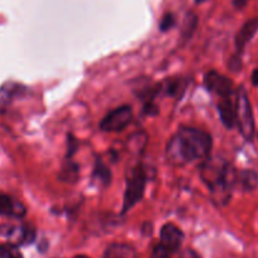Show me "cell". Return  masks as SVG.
<instances>
[{"mask_svg":"<svg viewBox=\"0 0 258 258\" xmlns=\"http://www.w3.org/2000/svg\"><path fill=\"white\" fill-rule=\"evenodd\" d=\"M204 85L207 90L211 91L216 96L227 97V96H233V82L226 76L216 72V71H209L204 75Z\"/></svg>","mask_w":258,"mask_h":258,"instance_id":"obj_6","label":"cell"},{"mask_svg":"<svg viewBox=\"0 0 258 258\" xmlns=\"http://www.w3.org/2000/svg\"><path fill=\"white\" fill-rule=\"evenodd\" d=\"M258 32V17L252 18V19L247 20L243 25L241 27V29L238 30L236 35V48L237 52L241 54L244 50L246 45L251 42L252 38L254 37V34Z\"/></svg>","mask_w":258,"mask_h":258,"instance_id":"obj_11","label":"cell"},{"mask_svg":"<svg viewBox=\"0 0 258 258\" xmlns=\"http://www.w3.org/2000/svg\"><path fill=\"white\" fill-rule=\"evenodd\" d=\"M78 165L75 163H71L70 159H67V164L60 169L59 179L66 183H75L78 179Z\"/></svg>","mask_w":258,"mask_h":258,"instance_id":"obj_17","label":"cell"},{"mask_svg":"<svg viewBox=\"0 0 258 258\" xmlns=\"http://www.w3.org/2000/svg\"><path fill=\"white\" fill-rule=\"evenodd\" d=\"M197 25H198V18L193 13H188L184 19L183 28H181V38L183 39H189L193 35L194 30H196Z\"/></svg>","mask_w":258,"mask_h":258,"instance_id":"obj_18","label":"cell"},{"mask_svg":"<svg viewBox=\"0 0 258 258\" xmlns=\"http://www.w3.org/2000/svg\"><path fill=\"white\" fill-rule=\"evenodd\" d=\"M175 25V17L171 13H166L160 20V24H159V28H160L161 32H166V30L171 29V28Z\"/></svg>","mask_w":258,"mask_h":258,"instance_id":"obj_20","label":"cell"},{"mask_svg":"<svg viewBox=\"0 0 258 258\" xmlns=\"http://www.w3.org/2000/svg\"><path fill=\"white\" fill-rule=\"evenodd\" d=\"M0 233L7 237H14L17 234V241L20 244H30L35 239V228L32 224H23L22 227L3 226L0 227Z\"/></svg>","mask_w":258,"mask_h":258,"instance_id":"obj_9","label":"cell"},{"mask_svg":"<svg viewBox=\"0 0 258 258\" xmlns=\"http://www.w3.org/2000/svg\"><path fill=\"white\" fill-rule=\"evenodd\" d=\"M171 253L166 248H164L160 243L156 244L155 248H154L151 258H170Z\"/></svg>","mask_w":258,"mask_h":258,"instance_id":"obj_22","label":"cell"},{"mask_svg":"<svg viewBox=\"0 0 258 258\" xmlns=\"http://www.w3.org/2000/svg\"><path fill=\"white\" fill-rule=\"evenodd\" d=\"M103 258H138L134 247L125 243H113L106 248Z\"/></svg>","mask_w":258,"mask_h":258,"instance_id":"obj_13","label":"cell"},{"mask_svg":"<svg viewBox=\"0 0 258 258\" xmlns=\"http://www.w3.org/2000/svg\"><path fill=\"white\" fill-rule=\"evenodd\" d=\"M234 107H236V125L244 140L252 141L254 138V117L249 102L248 93L243 86H239L236 91L234 98Z\"/></svg>","mask_w":258,"mask_h":258,"instance_id":"obj_4","label":"cell"},{"mask_svg":"<svg viewBox=\"0 0 258 258\" xmlns=\"http://www.w3.org/2000/svg\"><path fill=\"white\" fill-rule=\"evenodd\" d=\"M78 149V140L72 135L68 134L67 135V154H66V159H71Z\"/></svg>","mask_w":258,"mask_h":258,"instance_id":"obj_21","label":"cell"},{"mask_svg":"<svg viewBox=\"0 0 258 258\" xmlns=\"http://www.w3.org/2000/svg\"><path fill=\"white\" fill-rule=\"evenodd\" d=\"M148 171L143 164H138L135 168L130 169L126 176V188L123 194L122 214L133 209L145 194L146 184H148Z\"/></svg>","mask_w":258,"mask_h":258,"instance_id":"obj_3","label":"cell"},{"mask_svg":"<svg viewBox=\"0 0 258 258\" xmlns=\"http://www.w3.org/2000/svg\"><path fill=\"white\" fill-rule=\"evenodd\" d=\"M92 178L96 181H98V184H101L102 186L107 188L111 184V171L108 169V166L101 160L100 158L96 159L95 166H93V174Z\"/></svg>","mask_w":258,"mask_h":258,"instance_id":"obj_15","label":"cell"},{"mask_svg":"<svg viewBox=\"0 0 258 258\" xmlns=\"http://www.w3.org/2000/svg\"><path fill=\"white\" fill-rule=\"evenodd\" d=\"M252 83H253L256 87H258V68L252 72Z\"/></svg>","mask_w":258,"mask_h":258,"instance_id":"obj_24","label":"cell"},{"mask_svg":"<svg viewBox=\"0 0 258 258\" xmlns=\"http://www.w3.org/2000/svg\"><path fill=\"white\" fill-rule=\"evenodd\" d=\"M134 117V112L131 106L123 105L115 110L110 111L105 117L101 120L100 128L105 133H117L122 131L131 123Z\"/></svg>","mask_w":258,"mask_h":258,"instance_id":"obj_5","label":"cell"},{"mask_svg":"<svg viewBox=\"0 0 258 258\" xmlns=\"http://www.w3.org/2000/svg\"><path fill=\"white\" fill-rule=\"evenodd\" d=\"M237 184H239L243 190H254L258 186L257 171L252 170V169H244V170L237 173Z\"/></svg>","mask_w":258,"mask_h":258,"instance_id":"obj_14","label":"cell"},{"mask_svg":"<svg viewBox=\"0 0 258 258\" xmlns=\"http://www.w3.org/2000/svg\"><path fill=\"white\" fill-rule=\"evenodd\" d=\"M25 214H27V208L24 204L8 194L0 193V216L20 219L25 217Z\"/></svg>","mask_w":258,"mask_h":258,"instance_id":"obj_8","label":"cell"},{"mask_svg":"<svg viewBox=\"0 0 258 258\" xmlns=\"http://www.w3.org/2000/svg\"><path fill=\"white\" fill-rule=\"evenodd\" d=\"M202 180L208 186L212 198L218 206H226L237 184V171L221 158H207L199 168Z\"/></svg>","mask_w":258,"mask_h":258,"instance_id":"obj_2","label":"cell"},{"mask_svg":"<svg viewBox=\"0 0 258 258\" xmlns=\"http://www.w3.org/2000/svg\"><path fill=\"white\" fill-rule=\"evenodd\" d=\"M73 258H90V257H87V256H83V254H80V256H76V257H73Z\"/></svg>","mask_w":258,"mask_h":258,"instance_id":"obj_26","label":"cell"},{"mask_svg":"<svg viewBox=\"0 0 258 258\" xmlns=\"http://www.w3.org/2000/svg\"><path fill=\"white\" fill-rule=\"evenodd\" d=\"M27 92V87L17 82H7L0 86V112H4L17 97Z\"/></svg>","mask_w":258,"mask_h":258,"instance_id":"obj_10","label":"cell"},{"mask_svg":"<svg viewBox=\"0 0 258 258\" xmlns=\"http://www.w3.org/2000/svg\"><path fill=\"white\" fill-rule=\"evenodd\" d=\"M0 258H23V254L17 244L3 243L0 244Z\"/></svg>","mask_w":258,"mask_h":258,"instance_id":"obj_19","label":"cell"},{"mask_svg":"<svg viewBox=\"0 0 258 258\" xmlns=\"http://www.w3.org/2000/svg\"><path fill=\"white\" fill-rule=\"evenodd\" d=\"M179 258H202L201 256H199L198 253H197L194 249L191 248H186L184 249L183 252L180 253V256H179Z\"/></svg>","mask_w":258,"mask_h":258,"instance_id":"obj_23","label":"cell"},{"mask_svg":"<svg viewBox=\"0 0 258 258\" xmlns=\"http://www.w3.org/2000/svg\"><path fill=\"white\" fill-rule=\"evenodd\" d=\"M233 96L221 97L218 101V113L222 123L227 128H233L236 125V107H234Z\"/></svg>","mask_w":258,"mask_h":258,"instance_id":"obj_12","label":"cell"},{"mask_svg":"<svg viewBox=\"0 0 258 258\" xmlns=\"http://www.w3.org/2000/svg\"><path fill=\"white\" fill-rule=\"evenodd\" d=\"M234 4H236L237 7H243V5L246 4V0H234Z\"/></svg>","mask_w":258,"mask_h":258,"instance_id":"obj_25","label":"cell"},{"mask_svg":"<svg viewBox=\"0 0 258 258\" xmlns=\"http://www.w3.org/2000/svg\"><path fill=\"white\" fill-rule=\"evenodd\" d=\"M186 87V81L184 78H168L165 82L161 85V88L165 91L166 95L173 96V97H181Z\"/></svg>","mask_w":258,"mask_h":258,"instance_id":"obj_16","label":"cell"},{"mask_svg":"<svg viewBox=\"0 0 258 258\" xmlns=\"http://www.w3.org/2000/svg\"><path fill=\"white\" fill-rule=\"evenodd\" d=\"M213 146L212 136L202 128L181 126L166 145V159L174 166H184L204 160Z\"/></svg>","mask_w":258,"mask_h":258,"instance_id":"obj_1","label":"cell"},{"mask_svg":"<svg viewBox=\"0 0 258 258\" xmlns=\"http://www.w3.org/2000/svg\"><path fill=\"white\" fill-rule=\"evenodd\" d=\"M184 234L180 228L173 223H166L161 227L160 231V244L168 249L171 254L179 251L183 243Z\"/></svg>","mask_w":258,"mask_h":258,"instance_id":"obj_7","label":"cell"}]
</instances>
